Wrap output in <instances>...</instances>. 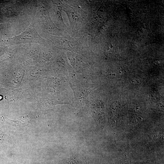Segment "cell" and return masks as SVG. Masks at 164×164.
<instances>
[{
    "label": "cell",
    "instance_id": "cell-3",
    "mask_svg": "<svg viewBox=\"0 0 164 164\" xmlns=\"http://www.w3.org/2000/svg\"><path fill=\"white\" fill-rule=\"evenodd\" d=\"M2 28V26L1 25H0V29H1Z\"/></svg>",
    "mask_w": 164,
    "mask_h": 164
},
{
    "label": "cell",
    "instance_id": "cell-1",
    "mask_svg": "<svg viewBox=\"0 0 164 164\" xmlns=\"http://www.w3.org/2000/svg\"><path fill=\"white\" fill-rule=\"evenodd\" d=\"M42 39L33 25L31 24L20 34L9 38L8 40L11 44H15L26 43H40Z\"/></svg>",
    "mask_w": 164,
    "mask_h": 164
},
{
    "label": "cell",
    "instance_id": "cell-2",
    "mask_svg": "<svg viewBox=\"0 0 164 164\" xmlns=\"http://www.w3.org/2000/svg\"><path fill=\"white\" fill-rule=\"evenodd\" d=\"M29 120V117L27 115L17 120L11 121L13 125L15 127H23L28 124Z\"/></svg>",
    "mask_w": 164,
    "mask_h": 164
}]
</instances>
